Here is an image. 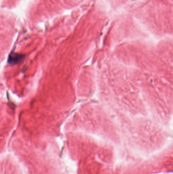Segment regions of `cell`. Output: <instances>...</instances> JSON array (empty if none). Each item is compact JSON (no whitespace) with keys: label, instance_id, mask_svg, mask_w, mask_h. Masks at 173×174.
I'll return each mask as SVG.
<instances>
[{"label":"cell","instance_id":"6da1fadb","mask_svg":"<svg viewBox=\"0 0 173 174\" xmlns=\"http://www.w3.org/2000/svg\"><path fill=\"white\" fill-rule=\"evenodd\" d=\"M24 55L20 54L17 53H12L10 55L8 58V63L11 64H17L20 63L24 59Z\"/></svg>","mask_w":173,"mask_h":174}]
</instances>
